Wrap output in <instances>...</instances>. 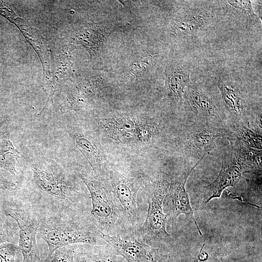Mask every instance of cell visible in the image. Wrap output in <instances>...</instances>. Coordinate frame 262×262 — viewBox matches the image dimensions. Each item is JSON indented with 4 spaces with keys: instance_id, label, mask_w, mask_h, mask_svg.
I'll use <instances>...</instances> for the list:
<instances>
[{
    "instance_id": "cb8c5ba5",
    "label": "cell",
    "mask_w": 262,
    "mask_h": 262,
    "mask_svg": "<svg viewBox=\"0 0 262 262\" xmlns=\"http://www.w3.org/2000/svg\"><path fill=\"white\" fill-rule=\"evenodd\" d=\"M228 2L232 6L237 8L245 10L251 16L254 15L250 1L228 0Z\"/></svg>"
},
{
    "instance_id": "5bb4252c",
    "label": "cell",
    "mask_w": 262,
    "mask_h": 262,
    "mask_svg": "<svg viewBox=\"0 0 262 262\" xmlns=\"http://www.w3.org/2000/svg\"><path fill=\"white\" fill-rule=\"evenodd\" d=\"M234 157L247 172L253 170L261 171L262 150L239 144L235 148Z\"/></svg>"
},
{
    "instance_id": "e0dca14e",
    "label": "cell",
    "mask_w": 262,
    "mask_h": 262,
    "mask_svg": "<svg viewBox=\"0 0 262 262\" xmlns=\"http://www.w3.org/2000/svg\"><path fill=\"white\" fill-rule=\"evenodd\" d=\"M226 110L233 115L240 117L244 111L241 95L237 89L223 83L218 84Z\"/></svg>"
},
{
    "instance_id": "9c48e42d",
    "label": "cell",
    "mask_w": 262,
    "mask_h": 262,
    "mask_svg": "<svg viewBox=\"0 0 262 262\" xmlns=\"http://www.w3.org/2000/svg\"><path fill=\"white\" fill-rule=\"evenodd\" d=\"M247 172L234 156L222 160L220 170L215 179L204 186L203 201L206 205L212 199L219 198L226 189L235 185Z\"/></svg>"
},
{
    "instance_id": "8992f818",
    "label": "cell",
    "mask_w": 262,
    "mask_h": 262,
    "mask_svg": "<svg viewBox=\"0 0 262 262\" xmlns=\"http://www.w3.org/2000/svg\"><path fill=\"white\" fill-rule=\"evenodd\" d=\"M102 239L126 262H167L160 246L147 244L134 233L110 235L99 231Z\"/></svg>"
},
{
    "instance_id": "7c38bea8",
    "label": "cell",
    "mask_w": 262,
    "mask_h": 262,
    "mask_svg": "<svg viewBox=\"0 0 262 262\" xmlns=\"http://www.w3.org/2000/svg\"><path fill=\"white\" fill-rule=\"evenodd\" d=\"M73 260L74 262H126L107 243L74 245Z\"/></svg>"
},
{
    "instance_id": "3957f363",
    "label": "cell",
    "mask_w": 262,
    "mask_h": 262,
    "mask_svg": "<svg viewBox=\"0 0 262 262\" xmlns=\"http://www.w3.org/2000/svg\"><path fill=\"white\" fill-rule=\"evenodd\" d=\"M168 176L161 173L157 176L148 192V209L142 225L134 232L144 242L156 246L167 241L170 235L166 230L167 217L163 210V202L170 185Z\"/></svg>"
},
{
    "instance_id": "6da1fadb",
    "label": "cell",
    "mask_w": 262,
    "mask_h": 262,
    "mask_svg": "<svg viewBox=\"0 0 262 262\" xmlns=\"http://www.w3.org/2000/svg\"><path fill=\"white\" fill-rule=\"evenodd\" d=\"M33 193L22 199L42 216L85 218L91 209L90 196L79 191L70 176L52 162L33 164L31 168Z\"/></svg>"
},
{
    "instance_id": "9a60e30c",
    "label": "cell",
    "mask_w": 262,
    "mask_h": 262,
    "mask_svg": "<svg viewBox=\"0 0 262 262\" xmlns=\"http://www.w3.org/2000/svg\"><path fill=\"white\" fill-rule=\"evenodd\" d=\"M74 139L77 147L86 159L94 173L99 174L101 172L99 150L93 142L83 135L76 134Z\"/></svg>"
},
{
    "instance_id": "484cf974",
    "label": "cell",
    "mask_w": 262,
    "mask_h": 262,
    "mask_svg": "<svg viewBox=\"0 0 262 262\" xmlns=\"http://www.w3.org/2000/svg\"><path fill=\"white\" fill-rule=\"evenodd\" d=\"M194 262H199L198 258H195L194 259ZM221 262H224L222 259L221 261Z\"/></svg>"
},
{
    "instance_id": "2e32d148",
    "label": "cell",
    "mask_w": 262,
    "mask_h": 262,
    "mask_svg": "<svg viewBox=\"0 0 262 262\" xmlns=\"http://www.w3.org/2000/svg\"><path fill=\"white\" fill-rule=\"evenodd\" d=\"M20 157V153L15 148L9 138V134L5 133L0 149V165L14 176L17 172L16 164Z\"/></svg>"
},
{
    "instance_id": "44dd1931",
    "label": "cell",
    "mask_w": 262,
    "mask_h": 262,
    "mask_svg": "<svg viewBox=\"0 0 262 262\" xmlns=\"http://www.w3.org/2000/svg\"><path fill=\"white\" fill-rule=\"evenodd\" d=\"M18 246L11 243L0 244V262H16Z\"/></svg>"
},
{
    "instance_id": "4fadbf2b",
    "label": "cell",
    "mask_w": 262,
    "mask_h": 262,
    "mask_svg": "<svg viewBox=\"0 0 262 262\" xmlns=\"http://www.w3.org/2000/svg\"><path fill=\"white\" fill-rule=\"evenodd\" d=\"M190 71L185 66H177L167 75L166 86L169 94L177 101L183 99L187 87L191 84Z\"/></svg>"
},
{
    "instance_id": "d6986e66",
    "label": "cell",
    "mask_w": 262,
    "mask_h": 262,
    "mask_svg": "<svg viewBox=\"0 0 262 262\" xmlns=\"http://www.w3.org/2000/svg\"><path fill=\"white\" fill-rule=\"evenodd\" d=\"M200 16L192 15L188 16L180 19L179 23L177 24V30L181 32L186 33L196 30L198 26L203 25L204 24V19Z\"/></svg>"
},
{
    "instance_id": "ffe728a7",
    "label": "cell",
    "mask_w": 262,
    "mask_h": 262,
    "mask_svg": "<svg viewBox=\"0 0 262 262\" xmlns=\"http://www.w3.org/2000/svg\"><path fill=\"white\" fill-rule=\"evenodd\" d=\"M73 245L64 246L57 249L48 262H74Z\"/></svg>"
},
{
    "instance_id": "d4e9b609",
    "label": "cell",
    "mask_w": 262,
    "mask_h": 262,
    "mask_svg": "<svg viewBox=\"0 0 262 262\" xmlns=\"http://www.w3.org/2000/svg\"><path fill=\"white\" fill-rule=\"evenodd\" d=\"M16 183L13 180H7L3 177L0 176V190L14 189L16 187Z\"/></svg>"
},
{
    "instance_id": "277c9868",
    "label": "cell",
    "mask_w": 262,
    "mask_h": 262,
    "mask_svg": "<svg viewBox=\"0 0 262 262\" xmlns=\"http://www.w3.org/2000/svg\"><path fill=\"white\" fill-rule=\"evenodd\" d=\"M91 199L89 217L101 232L110 235L122 234L118 213L106 184L95 177L80 173Z\"/></svg>"
},
{
    "instance_id": "7a4b0ae2",
    "label": "cell",
    "mask_w": 262,
    "mask_h": 262,
    "mask_svg": "<svg viewBox=\"0 0 262 262\" xmlns=\"http://www.w3.org/2000/svg\"><path fill=\"white\" fill-rule=\"evenodd\" d=\"M37 238L43 240L48 246L47 262L54 252L64 246L86 244L102 245L107 243L89 216L66 218L55 216H42Z\"/></svg>"
},
{
    "instance_id": "5b68a950",
    "label": "cell",
    "mask_w": 262,
    "mask_h": 262,
    "mask_svg": "<svg viewBox=\"0 0 262 262\" xmlns=\"http://www.w3.org/2000/svg\"><path fill=\"white\" fill-rule=\"evenodd\" d=\"M4 213L13 219L18 228V247L21 262H40L37 245V233L42 215L21 198L4 206Z\"/></svg>"
},
{
    "instance_id": "7402d4cb",
    "label": "cell",
    "mask_w": 262,
    "mask_h": 262,
    "mask_svg": "<svg viewBox=\"0 0 262 262\" xmlns=\"http://www.w3.org/2000/svg\"><path fill=\"white\" fill-rule=\"evenodd\" d=\"M3 217V215L0 213V244L4 243L15 244L16 241L18 242V238L11 231Z\"/></svg>"
},
{
    "instance_id": "603a6c76",
    "label": "cell",
    "mask_w": 262,
    "mask_h": 262,
    "mask_svg": "<svg viewBox=\"0 0 262 262\" xmlns=\"http://www.w3.org/2000/svg\"><path fill=\"white\" fill-rule=\"evenodd\" d=\"M153 57L148 55L136 63H133L131 67V72L135 75H141L146 72L152 66Z\"/></svg>"
},
{
    "instance_id": "ac0fdd59",
    "label": "cell",
    "mask_w": 262,
    "mask_h": 262,
    "mask_svg": "<svg viewBox=\"0 0 262 262\" xmlns=\"http://www.w3.org/2000/svg\"><path fill=\"white\" fill-rule=\"evenodd\" d=\"M237 137L242 142L241 144L254 149L262 150V133L242 126L237 128Z\"/></svg>"
},
{
    "instance_id": "30bf717a",
    "label": "cell",
    "mask_w": 262,
    "mask_h": 262,
    "mask_svg": "<svg viewBox=\"0 0 262 262\" xmlns=\"http://www.w3.org/2000/svg\"><path fill=\"white\" fill-rule=\"evenodd\" d=\"M183 98L186 107L197 117L206 121H219L221 113L213 100L191 83L187 87Z\"/></svg>"
},
{
    "instance_id": "52a82bcc",
    "label": "cell",
    "mask_w": 262,
    "mask_h": 262,
    "mask_svg": "<svg viewBox=\"0 0 262 262\" xmlns=\"http://www.w3.org/2000/svg\"><path fill=\"white\" fill-rule=\"evenodd\" d=\"M204 157L199 159L192 168L185 171L170 187L163 202V210L167 218L173 221L181 214L192 220L195 224L198 233L202 234L194 215V210L191 206L185 184L189 175Z\"/></svg>"
},
{
    "instance_id": "ba28073f",
    "label": "cell",
    "mask_w": 262,
    "mask_h": 262,
    "mask_svg": "<svg viewBox=\"0 0 262 262\" xmlns=\"http://www.w3.org/2000/svg\"><path fill=\"white\" fill-rule=\"evenodd\" d=\"M225 135L222 129L210 126L207 123L190 126L185 129L183 137L185 154L198 157L199 160L210 152L217 139Z\"/></svg>"
},
{
    "instance_id": "8fae6325",
    "label": "cell",
    "mask_w": 262,
    "mask_h": 262,
    "mask_svg": "<svg viewBox=\"0 0 262 262\" xmlns=\"http://www.w3.org/2000/svg\"><path fill=\"white\" fill-rule=\"evenodd\" d=\"M143 118L115 117L103 123L106 133L115 140L125 144L140 142L139 131Z\"/></svg>"
}]
</instances>
